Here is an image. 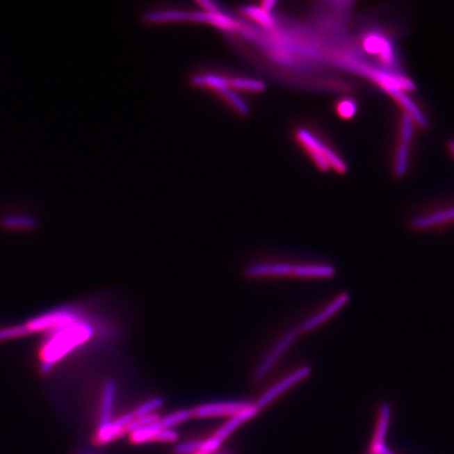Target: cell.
<instances>
[{
    "instance_id": "52a82bcc",
    "label": "cell",
    "mask_w": 454,
    "mask_h": 454,
    "mask_svg": "<svg viewBox=\"0 0 454 454\" xmlns=\"http://www.w3.org/2000/svg\"><path fill=\"white\" fill-rule=\"evenodd\" d=\"M135 420L133 412L123 414L118 420L113 421L106 426L99 427L96 433L95 441L98 445H106L110 441L120 437L123 433L127 432V427Z\"/></svg>"
},
{
    "instance_id": "5b68a950",
    "label": "cell",
    "mask_w": 454,
    "mask_h": 454,
    "mask_svg": "<svg viewBox=\"0 0 454 454\" xmlns=\"http://www.w3.org/2000/svg\"><path fill=\"white\" fill-rule=\"evenodd\" d=\"M309 375V368H302L299 371H295V373H291L289 377L285 378L282 381L279 382L278 384L271 387L270 389L267 390L260 398H259L258 402L256 403L257 407L259 410H263L265 407L268 406L273 400H276L278 396H280L281 394H284L286 390H289V388L293 387L295 384L301 382L304 378L307 377Z\"/></svg>"
},
{
    "instance_id": "ba28073f",
    "label": "cell",
    "mask_w": 454,
    "mask_h": 454,
    "mask_svg": "<svg viewBox=\"0 0 454 454\" xmlns=\"http://www.w3.org/2000/svg\"><path fill=\"white\" fill-rule=\"evenodd\" d=\"M260 412L258 407L256 404H250L248 408L242 410L239 414H236V416H232L231 421L224 424L215 435H213V439H217L220 444H223L234 431L237 430L241 425H243L244 423L250 421V419L254 418V416H257V414Z\"/></svg>"
},
{
    "instance_id": "44dd1931",
    "label": "cell",
    "mask_w": 454,
    "mask_h": 454,
    "mask_svg": "<svg viewBox=\"0 0 454 454\" xmlns=\"http://www.w3.org/2000/svg\"><path fill=\"white\" fill-rule=\"evenodd\" d=\"M449 149L450 151H451V153L453 154L454 156V140L449 141Z\"/></svg>"
},
{
    "instance_id": "9a60e30c",
    "label": "cell",
    "mask_w": 454,
    "mask_h": 454,
    "mask_svg": "<svg viewBox=\"0 0 454 454\" xmlns=\"http://www.w3.org/2000/svg\"><path fill=\"white\" fill-rule=\"evenodd\" d=\"M414 120L412 116L405 113L402 118V123H400V143L410 145L414 138Z\"/></svg>"
},
{
    "instance_id": "d6986e66",
    "label": "cell",
    "mask_w": 454,
    "mask_h": 454,
    "mask_svg": "<svg viewBox=\"0 0 454 454\" xmlns=\"http://www.w3.org/2000/svg\"><path fill=\"white\" fill-rule=\"evenodd\" d=\"M202 441H190L186 443L179 444L175 447V454H197L201 449Z\"/></svg>"
},
{
    "instance_id": "e0dca14e",
    "label": "cell",
    "mask_w": 454,
    "mask_h": 454,
    "mask_svg": "<svg viewBox=\"0 0 454 454\" xmlns=\"http://www.w3.org/2000/svg\"><path fill=\"white\" fill-rule=\"evenodd\" d=\"M337 111H338L339 116L342 117V118H352L357 114V104L351 99L342 100V102H339Z\"/></svg>"
},
{
    "instance_id": "6da1fadb",
    "label": "cell",
    "mask_w": 454,
    "mask_h": 454,
    "mask_svg": "<svg viewBox=\"0 0 454 454\" xmlns=\"http://www.w3.org/2000/svg\"><path fill=\"white\" fill-rule=\"evenodd\" d=\"M48 334L50 336L40 347L38 355L40 369L44 375L50 373L57 362L65 357L70 351L93 336L94 327L83 320H80Z\"/></svg>"
},
{
    "instance_id": "277c9868",
    "label": "cell",
    "mask_w": 454,
    "mask_h": 454,
    "mask_svg": "<svg viewBox=\"0 0 454 454\" xmlns=\"http://www.w3.org/2000/svg\"><path fill=\"white\" fill-rule=\"evenodd\" d=\"M250 403L244 400L209 403L201 405L192 410L193 418L204 419L213 416H234L250 406Z\"/></svg>"
},
{
    "instance_id": "ac0fdd59",
    "label": "cell",
    "mask_w": 454,
    "mask_h": 454,
    "mask_svg": "<svg viewBox=\"0 0 454 454\" xmlns=\"http://www.w3.org/2000/svg\"><path fill=\"white\" fill-rule=\"evenodd\" d=\"M160 416L157 414H149V416H143V418H137L133 421L127 427V431L133 432V431L139 430V429L145 428L149 427V425L154 424L156 421L159 420Z\"/></svg>"
},
{
    "instance_id": "7a4b0ae2",
    "label": "cell",
    "mask_w": 454,
    "mask_h": 454,
    "mask_svg": "<svg viewBox=\"0 0 454 454\" xmlns=\"http://www.w3.org/2000/svg\"><path fill=\"white\" fill-rule=\"evenodd\" d=\"M334 270L327 265H291L284 263L252 265L246 269V275L252 278L259 277L295 276L301 278H320L334 276Z\"/></svg>"
},
{
    "instance_id": "ffe728a7",
    "label": "cell",
    "mask_w": 454,
    "mask_h": 454,
    "mask_svg": "<svg viewBox=\"0 0 454 454\" xmlns=\"http://www.w3.org/2000/svg\"><path fill=\"white\" fill-rule=\"evenodd\" d=\"M3 223L8 227H22V229H33L35 226V222L33 219H28V218L24 217H16L13 216L11 218H7V219L3 220Z\"/></svg>"
},
{
    "instance_id": "9c48e42d",
    "label": "cell",
    "mask_w": 454,
    "mask_h": 454,
    "mask_svg": "<svg viewBox=\"0 0 454 454\" xmlns=\"http://www.w3.org/2000/svg\"><path fill=\"white\" fill-rule=\"evenodd\" d=\"M299 332H301L300 330H293V332H289L282 340L279 342V344L273 349L270 353L265 357L264 361L261 363L260 366L258 367V369L256 371V377L257 380L262 379L269 371H270L271 367L274 366L276 364V362L280 359L281 355L284 353V351L289 348V345L295 341V339L297 338Z\"/></svg>"
},
{
    "instance_id": "7402d4cb",
    "label": "cell",
    "mask_w": 454,
    "mask_h": 454,
    "mask_svg": "<svg viewBox=\"0 0 454 454\" xmlns=\"http://www.w3.org/2000/svg\"><path fill=\"white\" fill-rule=\"evenodd\" d=\"M84 454H92V453H84Z\"/></svg>"
},
{
    "instance_id": "8fae6325",
    "label": "cell",
    "mask_w": 454,
    "mask_h": 454,
    "mask_svg": "<svg viewBox=\"0 0 454 454\" xmlns=\"http://www.w3.org/2000/svg\"><path fill=\"white\" fill-rule=\"evenodd\" d=\"M116 383L113 380H108L104 388L102 396V414H100L99 427L112 423L113 410H114L115 396H116Z\"/></svg>"
},
{
    "instance_id": "3957f363",
    "label": "cell",
    "mask_w": 454,
    "mask_h": 454,
    "mask_svg": "<svg viewBox=\"0 0 454 454\" xmlns=\"http://www.w3.org/2000/svg\"><path fill=\"white\" fill-rule=\"evenodd\" d=\"M297 139L320 170L326 172L334 168L340 174L346 172L347 165L342 158L307 129H300L297 131Z\"/></svg>"
},
{
    "instance_id": "5bb4252c",
    "label": "cell",
    "mask_w": 454,
    "mask_h": 454,
    "mask_svg": "<svg viewBox=\"0 0 454 454\" xmlns=\"http://www.w3.org/2000/svg\"><path fill=\"white\" fill-rule=\"evenodd\" d=\"M410 145L400 143L396 149V163H394V174L398 178H402L406 175L410 164Z\"/></svg>"
},
{
    "instance_id": "4fadbf2b",
    "label": "cell",
    "mask_w": 454,
    "mask_h": 454,
    "mask_svg": "<svg viewBox=\"0 0 454 454\" xmlns=\"http://www.w3.org/2000/svg\"><path fill=\"white\" fill-rule=\"evenodd\" d=\"M193 418L192 410H180L174 412L170 416L160 418L154 424L149 425V428L153 430H164V429H172L177 425L182 424Z\"/></svg>"
},
{
    "instance_id": "8992f818",
    "label": "cell",
    "mask_w": 454,
    "mask_h": 454,
    "mask_svg": "<svg viewBox=\"0 0 454 454\" xmlns=\"http://www.w3.org/2000/svg\"><path fill=\"white\" fill-rule=\"evenodd\" d=\"M363 47L367 52L373 55H379L382 63L385 65H394V47L386 37L379 33H371L363 41Z\"/></svg>"
},
{
    "instance_id": "2e32d148",
    "label": "cell",
    "mask_w": 454,
    "mask_h": 454,
    "mask_svg": "<svg viewBox=\"0 0 454 454\" xmlns=\"http://www.w3.org/2000/svg\"><path fill=\"white\" fill-rule=\"evenodd\" d=\"M163 398H155L147 400L145 404L139 406L135 412H133L135 419L143 418V416H149V414H156L160 407L163 405Z\"/></svg>"
},
{
    "instance_id": "30bf717a",
    "label": "cell",
    "mask_w": 454,
    "mask_h": 454,
    "mask_svg": "<svg viewBox=\"0 0 454 454\" xmlns=\"http://www.w3.org/2000/svg\"><path fill=\"white\" fill-rule=\"evenodd\" d=\"M179 435L174 429L153 430L149 427L139 429L131 433V441L133 444L147 443V441H162V443H174L178 439Z\"/></svg>"
},
{
    "instance_id": "7c38bea8",
    "label": "cell",
    "mask_w": 454,
    "mask_h": 454,
    "mask_svg": "<svg viewBox=\"0 0 454 454\" xmlns=\"http://www.w3.org/2000/svg\"><path fill=\"white\" fill-rule=\"evenodd\" d=\"M451 221H454V207L447 209V211H437V213L414 219L412 226H414V229H431L433 226L441 225V224Z\"/></svg>"
}]
</instances>
